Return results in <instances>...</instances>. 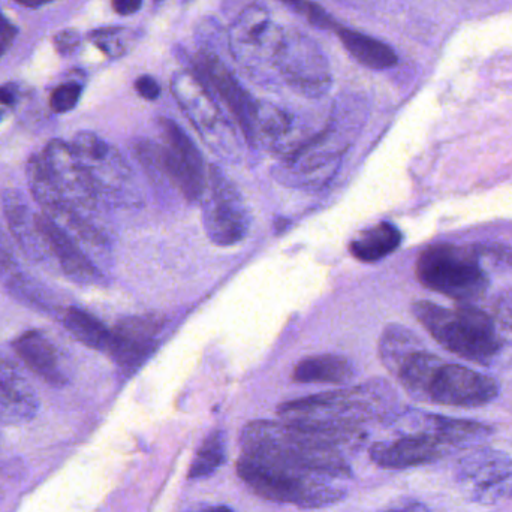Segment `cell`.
<instances>
[{"instance_id": "1", "label": "cell", "mask_w": 512, "mask_h": 512, "mask_svg": "<svg viewBox=\"0 0 512 512\" xmlns=\"http://www.w3.org/2000/svg\"><path fill=\"white\" fill-rule=\"evenodd\" d=\"M363 438V429L318 426L297 421L256 420L240 435L243 453L328 480H348L351 465L343 448Z\"/></svg>"}, {"instance_id": "2", "label": "cell", "mask_w": 512, "mask_h": 512, "mask_svg": "<svg viewBox=\"0 0 512 512\" xmlns=\"http://www.w3.org/2000/svg\"><path fill=\"white\" fill-rule=\"evenodd\" d=\"M236 471L259 498L301 510H322L346 498V490L334 484V480L285 468L251 454L242 453Z\"/></svg>"}, {"instance_id": "3", "label": "cell", "mask_w": 512, "mask_h": 512, "mask_svg": "<svg viewBox=\"0 0 512 512\" xmlns=\"http://www.w3.org/2000/svg\"><path fill=\"white\" fill-rule=\"evenodd\" d=\"M391 390L384 382H369L360 387L328 391L282 403L277 409L283 420L318 426L363 429L367 421L387 414Z\"/></svg>"}, {"instance_id": "4", "label": "cell", "mask_w": 512, "mask_h": 512, "mask_svg": "<svg viewBox=\"0 0 512 512\" xmlns=\"http://www.w3.org/2000/svg\"><path fill=\"white\" fill-rule=\"evenodd\" d=\"M412 312L439 345L463 360L487 364L501 348L495 321L477 307L445 309L430 301H417Z\"/></svg>"}, {"instance_id": "5", "label": "cell", "mask_w": 512, "mask_h": 512, "mask_svg": "<svg viewBox=\"0 0 512 512\" xmlns=\"http://www.w3.org/2000/svg\"><path fill=\"white\" fill-rule=\"evenodd\" d=\"M415 273L421 285L460 303L483 297L489 288V277L475 245L430 246L418 258Z\"/></svg>"}, {"instance_id": "6", "label": "cell", "mask_w": 512, "mask_h": 512, "mask_svg": "<svg viewBox=\"0 0 512 512\" xmlns=\"http://www.w3.org/2000/svg\"><path fill=\"white\" fill-rule=\"evenodd\" d=\"M164 146L152 143L138 147L141 162L150 170H158L188 201L201 200L207 173L203 156L194 141L173 120H161Z\"/></svg>"}, {"instance_id": "7", "label": "cell", "mask_w": 512, "mask_h": 512, "mask_svg": "<svg viewBox=\"0 0 512 512\" xmlns=\"http://www.w3.org/2000/svg\"><path fill=\"white\" fill-rule=\"evenodd\" d=\"M207 236L218 246L242 242L251 227V215L239 189L212 165L207 171L206 188L201 195Z\"/></svg>"}, {"instance_id": "8", "label": "cell", "mask_w": 512, "mask_h": 512, "mask_svg": "<svg viewBox=\"0 0 512 512\" xmlns=\"http://www.w3.org/2000/svg\"><path fill=\"white\" fill-rule=\"evenodd\" d=\"M285 35V30L270 17L267 9L249 6L231 26V54L249 71L276 68Z\"/></svg>"}, {"instance_id": "9", "label": "cell", "mask_w": 512, "mask_h": 512, "mask_svg": "<svg viewBox=\"0 0 512 512\" xmlns=\"http://www.w3.org/2000/svg\"><path fill=\"white\" fill-rule=\"evenodd\" d=\"M276 68L283 80L303 95L318 98L330 89V65L318 44L303 33H286Z\"/></svg>"}, {"instance_id": "10", "label": "cell", "mask_w": 512, "mask_h": 512, "mask_svg": "<svg viewBox=\"0 0 512 512\" xmlns=\"http://www.w3.org/2000/svg\"><path fill=\"white\" fill-rule=\"evenodd\" d=\"M498 391V384L489 376L442 360L430 378L424 400L442 406L478 408L492 402Z\"/></svg>"}, {"instance_id": "11", "label": "cell", "mask_w": 512, "mask_h": 512, "mask_svg": "<svg viewBox=\"0 0 512 512\" xmlns=\"http://www.w3.org/2000/svg\"><path fill=\"white\" fill-rule=\"evenodd\" d=\"M164 327L161 316H129L113 330L108 355L123 373L137 372L155 351L158 336Z\"/></svg>"}, {"instance_id": "12", "label": "cell", "mask_w": 512, "mask_h": 512, "mask_svg": "<svg viewBox=\"0 0 512 512\" xmlns=\"http://www.w3.org/2000/svg\"><path fill=\"white\" fill-rule=\"evenodd\" d=\"M444 441L433 432L411 433L390 442H378L369 450L379 468L406 469L435 462L444 454Z\"/></svg>"}, {"instance_id": "13", "label": "cell", "mask_w": 512, "mask_h": 512, "mask_svg": "<svg viewBox=\"0 0 512 512\" xmlns=\"http://www.w3.org/2000/svg\"><path fill=\"white\" fill-rule=\"evenodd\" d=\"M201 69L210 81V86L221 96L222 102L236 117L246 140L254 143L258 102L252 99V96L243 89L242 84L231 74L230 69L213 54L206 53L201 56Z\"/></svg>"}, {"instance_id": "14", "label": "cell", "mask_w": 512, "mask_h": 512, "mask_svg": "<svg viewBox=\"0 0 512 512\" xmlns=\"http://www.w3.org/2000/svg\"><path fill=\"white\" fill-rule=\"evenodd\" d=\"M36 221H38L39 230L47 242L48 249L51 254L56 256L60 268L69 279L84 283V285L95 283L99 279V271L96 270L95 264L62 227H59L45 213L36 216Z\"/></svg>"}, {"instance_id": "15", "label": "cell", "mask_w": 512, "mask_h": 512, "mask_svg": "<svg viewBox=\"0 0 512 512\" xmlns=\"http://www.w3.org/2000/svg\"><path fill=\"white\" fill-rule=\"evenodd\" d=\"M38 408V396L32 385L8 363L0 361V424L20 426L29 423Z\"/></svg>"}, {"instance_id": "16", "label": "cell", "mask_w": 512, "mask_h": 512, "mask_svg": "<svg viewBox=\"0 0 512 512\" xmlns=\"http://www.w3.org/2000/svg\"><path fill=\"white\" fill-rule=\"evenodd\" d=\"M171 89L195 128L200 129L203 134H209L218 128L222 122L221 111L209 90L198 78L188 72H180L174 77Z\"/></svg>"}, {"instance_id": "17", "label": "cell", "mask_w": 512, "mask_h": 512, "mask_svg": "<svg viewBox=\"0 0 512 512\" xmlns=\"http://www.w3.org/2000/svg\"><path fill=\"white\" fill-rule=\"evenodd\" d=\"M15 354L32 370L42 381L54 387L66 384L65 373L60 367L59 354L53 343L36 330H29L21 334L12 343Z\"/></svg>"}, {"instance_id": "18", "label": "cell", "mask_w": 512, "mask_h": 512, "mask_svg": "<svg viewBox=\"0 0 512 512\" xmlns=\"http://www.w3.org/2000/svg\"><path fill=\"white\" fill-rule=\"evenodd\" d=\"M2 206L9 230L24 252L36 261L47 258L45 255L51 254L50 249L39 230L36 216L30 213L23 197L17 191H6L2 195Z\"/></svg>"}, {"instance_id": "19", "label": "cell", "mask_w": 512, "mask_h": 512, "mask_svg": "<svg viewBox=\"0 0 512 512\" xmlns=\"http://www.w3.org/2000/svg\"><path fill=\"white\" fill-rule=\"evenodd\" d=\"M355 372L351 361L342 355L324 354L304 358L295 366L292 379L300 384L345 385Z\"/></svg>"}, {"instance_id": "20", "label": "cell", "mask_w": 512, "mask_h": 512, "mask_svg": "<svg viewBox=\"0 0 512 512\" xmlns=\"http://www.w3.org/2000/svg\"><path fill=\"white\" fill-rule=\"evenodd\" d=\"M336 30L346 51L366 68L381 71L393 68L399 62L396 51L385 42L348 27H337Z\"/></svg>"}, {"instance_id": "21", "label": "cell", "mask_w": 512, "mask_h": 512, "mask_svg": "<svg viewBox=\"0 0 512 512\" xmlns=\"http://www.w3.org/2000/svg\"><path fill=\"white\" fill-rule=\"evenodd\" d=\"M462 477L480 492H489L512 477V462L501 453H480L462 463Z\"/></svg>"}, {"instance_id": "22", "label": "cell", "mask_w": 512, "mask_h": 512, "mask_svg": "<svg viewBox=\"0 0 512 512\" xmlns=\"http://www.w3.org/2000/svg\"><path fill=\"white\" fill-rule=\"evenodd\" d=\"M402 243V234L394 225L381 222L358 234L349 246V251L363 262H376L393 254Z\"/></svg>"}, {"instance_id": "23", "label": "cell", "mask_w": 512, "mask_h": 512, "mask_svg": "<svg viewBox=\"0 0 512 512\" xmlns=\"http://www.w3.org/2000/svg\"><path fill=\"white\" fill-rule=\"evenodd\" d=\"M63 324L66 330L84 346L96 351H110L113 330L107 328L104 322L99 321L96 316L90 315L86 310L78 307H68L63 315Z\"/></svg>"}, {"instance_id": "24", "label": "cell", "mask_w": 512, "mask_h": 512, "mask_svg": "<svg viewBox=\"0 0 512 512\" xmlns=\"http://www.w3.org/2000/svg\"><path fill=\"white\" fill-rule=\"evenodd\" d=\"M423 351L420 339L402 325H388L379 342V357L391 373L397 375L402 364L415 352Z\"/></svg>"}, {"instance_id": "25", "label": "cell", "mask_w": 512, "mask_h": 512, "mask_svg": "<svg viewBox=\"0 0 512 512\" xmlns=\"http://www.w3.org/2000/svg\"><path fill=\"white\" fill-rule=\"evenodd\" d=\"M227 462V438L221 430L210 433L204 439L201 447L198 448L191 468H189L188 478L192 481L204 480L212 477L219 468Z\"/></svg>"}, {"instance_id": "26", "label": "cell", "mask_w": 512, "mask_h": 512, "mask_svg": "<svg viewBox=\"0 0 512 512\" xmlns=\"http://www.w3.org/2000/svg\"><path fill=\"white\" fill-rule=\"evenodd\" d=\"M279 2L288 6V8H291L292 11L303 15V17H306L310 23L321 27V29L336 27V24L331 20L330 15H328L321 6L315 5V3L307 2V0H279Z\"/></svg>"}, {"instance_id": "27", "label": "cell", "mask_w": 512, "mask_h": 512, "mask_svg": "<svg viewBox=\"0 0 512 512\" xmlns=\"http://www.w3.org/2000/svg\"><path fill=\"white\" fill-rule=\"evenodd\" d=\"M80 96V84H63V86L57 87V89L51 93V110L59 114L68 113V111L74 110V108L77 107Z\"/></svg>"}, {"instance_id": "28", "label": "cell", "mask_w": 512, "mask_h": 512, "mask_svg": "<svg viewBox=\"0 0 512 512\" xmlns=\"http://www.w3.org/2000/svg\"><path fill=\"white\" fill-rule=\"evenodd\" d=\"M122 30L107 29L95 33L96 42L99 48L110 54V56H120L125 53V42L120 41Z\"/></svg>"}, {"instance_id": "29", "label": "cell", "mask_w": 512, "mask_h": 512, "mask_svg": "<svg viewBox=\"0 0 512 512\" xmlns=\"http://www.w3.org/2000/svg\"><path fill=\"white\" fill-rule=\"evenodd\" d=\"M496 322L507 336L512 337V291L504 292L495 304Z\"/></svg>"}, {"instance_id": "30", "label": "cell", "mask_w": 512, "mask_h": 512, "mask_svg": "<svg viewBox=\"0 0 512 512\" xmlns=\"http://www.w3.org/2000/svg\"><path fill=\"white\" fill-rule=\"evenodd\" d=\"M135 89L140 93L141 98L147 99V101H155L161 96V87H159L158 81L149 75L138 78L135 81Z\"/></svg>"}, {"instance_id": "31", "label": "cell", "mask_w": 512, "mask_h": 512, "mask_svg": "<svg viewBox=\"0 0 512 512\" xmlns=\"http://www.w3.org/2000/svg\"><path fill=\"white\" fill-rule=\"evenodd\" d=\"M78 44L77 33L74 32H62L57 35L56 45L57 50L60 53H71Z\"/></svg>"}, {"instance_id": "32", "label": "cell", "mask_w": 512, "mask_h": 512, "mask_svg": "<svg viewBox=\"0 0 512 512\" xmlns=\"http://www.w3.org/2000/svg\"><path fill=\"white\" fill-rule=\"evenodd\" d=\"M114 11L119 15H132L140 11L143 0H113Z\"/></svg>"}, {"instance_id": "33", "label": "cell", "mask_w": 512, "mask_h": 512, "mask_svg": "<svg viewBox=\"0 0 512 512\" xmlns=\"http://www.w3.org/2000/svg\"><path fill=\"white\" fill-rule=\"evenodd\" d=\"M382 512H430L426 505L421 502H408V504L397 505Z\"/></svg>"}, {"instance_id": "34", "label": "cell", "mask_w": 512, "mask_h": 512, "mask_svg": "<svg viewBox=\"0 0 512 512\" xmlns=\"http://www.w3.org/2000/svg\"><path fill=\"white\" fill-rule=\"evenodd\" d=\"M12 265H14L12 255H9L8 249L0 242V268H2V270H11Z\"/></svg>"}, {"instance_id": "35", "label": "cell", "mask_w": 512, "mask_h": 512, "mask_svg": "<svg viewBox=\"0 0 512 512\" xmlns=\"http://www.w3.org/2000/svg\"><path fill=\"white\" fill-rule=\"evenodd\" d=\"M15 102V95L12 93L11 89H6V87H3V89H0V104L3 105H12Z\"/></svg>"}, {"instance_id": "36", "label": "cell", "mask_w": 512, "mask_h": 512, "mask_svg": "<svg viewBox=\"0 0 512 512\" xmlns=\"http://www.w3.org/2000/svg\"><path fill=\"white\" fill-rule=\"evenodd\" d=\"M15 2L27 6V8H38V6L45 5V3L51 2V0H15Z\"/></svg>"}, {"instance_id": "37", "label": "cell", "mask_w": 512, "mask_h": 512, "mask_svg": "<svg viewBox=\"0 0 512 512\" xmlns=\"http://www.w3.org/2000/svg\"><path fill=\"white\" fill-rule=\"evenodd\" d=\"M194 512H234L227 505H213V507H204L201 510H197Z\"/></svg>"}, {"instance_id": "38", "label": "cell", "mask_w": 512, "mask_h": 512, "mask_svg": "<svg viewBox=\"0 0 512 512\" xmlns=\"http://www.w3.org/2000/svg\"><path fill=\"white\" fill-rule=\"evenodd\" d=\"M0 119H2V114H0Z\"/></svg>"}]
</instances>
